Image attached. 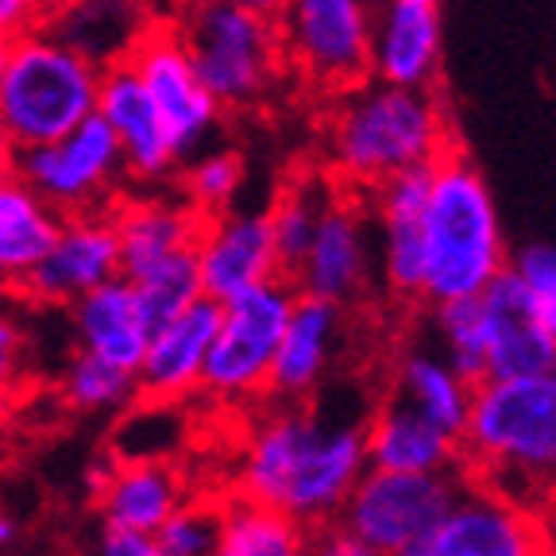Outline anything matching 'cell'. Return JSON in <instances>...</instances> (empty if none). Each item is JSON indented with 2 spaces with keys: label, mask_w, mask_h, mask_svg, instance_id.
Instances as JSON below:
<instances>
[{
  "label": "cell",
  "mask_w": 556,
  "mask_h": 556,
  "mask_svg": "<svg viewBox=\"0 0 556 556\" xmlns=\"http://www.w3.org/2000/svg\"><path fill=\"white\" fill-rule=\"evenodd\" d=\"M294 282L270 278L263 287L220 302L217 332L208 344L201 394L220 406H248L267 394V375L275 364V348L294 309Z\"/></svg>",
  "instance_id": "7"
},
{
  "label": "cell",
  "mask_w": 556,
  "mask_h": 556,
  "mask_svg": "<svg viewBox=\"0 0 556 556\" xmlns=\"http://www.w3.org/2000/svg\"><path fill=\"white\" fill-rule=\"evenodd\" d=\"M305 556H379V553L367 541H359L356 533H348L340 521H329V526H317L309 533Z\"/></svg>",
  "instance_id": "39"
},
{
  "label": "cell",
  "mask_w": 556,
  "mask_h": 556,
  "mask_svg": "<svg viewBox=\"0 0 556 556\" xmlns=\"http://www.w3.org/2000/svg\"><path fill=\"white\" fill-rule=\"evenodd\" d=\"M43 0H0V35L4 39H16V35L31 31V27H43Z\"/></svg>",
  "instance_id": "40"
},
{
  "label": "cell",
  "mask_w": 556,
  "mask_h": 556,
  "mask_svg": "<svg viewBox=\"0 0 556 556\" xmlns=\"http://www.w3.org/2000/svg\"><path fill=\"white\" fill-rule=\"evenodd\" d=\"M344 313L325 298L298 294L282 340L275 348V364L267 375V394L275 402H305L321 391L332 364L340 356Z\"/></svg>",
  "instance_id": "20"
},
{
  "label": "cell",
  "mask_w": 556,
  "mask_h": 556,
  "mask_svg": "<svg viewBox=\"0 0 556 556\" xmlns=\"http://www.w3.org/2000/svg\"><path fill=\"white\" fill-rule=\"evenodd\" d=\"M460 464V441L414 414L399 399H387L367 417V468L387 471H448Z\"/></svg>",
  "instance_id": "25"
},
{
  "label": "cell",
  "mask_w": 556,
  "mask_h": 556,
  "mask_svg": "<svg viewBox=\"0 0 556 556\" xmlns=\"http://www.w3.org/2000/svg\"><path fill=\"white\" fill-rule=\"evenodd\" d=\"M429 186H433V163L391 174L371 190L375 255H379L382 282L391 294L409 302L421 298Z\"/></svg>",
  "instance_id": "17"
},
{
  "label": "cell",
  "mask_w": 556,
  "mask_h": 556,
  "mask_svg": "<svg viewBox=\"0 0 556 556\" xmlns=\"http://www.w3.org/2000/svg\"><path fill=\"white\" fill-rule=\"evenodd\" d=\"M460 456L514 503H545L556 476V367L514 379H479Z\"/></svg>",
  "instance_id": "3"
},
{
  "label": "cell",
  "mask_w": 556,
  "mask_h": 556,
  "mask_svg": "<svg viewBox=\"0 0 556 556\" xmlns=\"http://www.w3.org/2000/svg\"><path fill=\"white\" fill-rule=\"evenodd\" d=\"M66 317L74 344L81 352H93V356L109 359L116 367H128V371L139 367V356H143L151 337V321L124 275L93 287L78 302H70Z\"/></svg>",
  "instance_id": "23"
},
{
  "label": "cell",
  "mask_w": 556,
  "mask_h": 556,
  "mask_svg": "<svg viewBox=\"0 0 556 556\" xmlns=\"http://www.w3.org/2000/svg\"><path fill=\"white\" fill-rule=\"evenodd\" d=\"M89 556H166L155 533L124 530V526H101L89 545Z\"/></svg>",
  "instance_id": "38"
},
{
  "label": "cell",
  "mask_w": 556,
  "mask_h": 556,
  "mask_svg": "<svg viewBox=\"0 0 556 556\" xmlns=\"http://www.w3.org/2000/svg\"><path fill=\"white\" fill-rule=\"evenodd\" d=\"M12 402H16V394H12V387H0V421L12 414Z\"/></svg>",
  "instance_id": "44"
},
{
  "label": "cell",
  "mask_w": 556,
  "mask_h": 556,
  "mask_svg": "<svg viewBox=\"0 0 556 556\" xmlns=\"http://www.w3.org/2000/svg\"><path fill=\"white\" fill-rule=\"evenodd\" d=\"M220 305L213 298H198L170 321L155 325L148 348L139 356L136 382L143 399L155 402H186L201 394V371H205L208 344L217 332Z\"/></svg>",
  "instance_id": "19"
},
{
  "label": "cell",
  "mask_w": 556,
  "mask_h": 556,
  "mask_svg": "<svg viewBox=\"0 0 556 556\" xmlns=\"http://www.w3.org/2000/svg\"><path fill=\"white\" fill-rule=\"evenodd\" d=\"M97 116L109 124L116 148H121L128 182L136 186H170L182 155L174 151L163 128V116L151 104L139 74L124 59L104 62L101 89H97Z\"/></svg>",
  "instance_id": "15"
},
{
  "label": "cell",
  "mask_w": 556,
  "mask_h": 556,
  "mask_svg": "<svg viewBox=\"0 0 556 556\" xmlns=\"http://www.w3.org/2000/svg\"><path fill=\"white\" fill-rule=\"evenodd\" d=\"M433 337L437 352L448 359L464 379L479 382L486 375V348H483V317L476 298L433 305Z\"/></svg>",
  "instance_id": "34"
},
{
  "label": "cell",
  "mask_w": 556,
  "mask_h": 556,
  "mask_svg": "<svg viewBox=\"0 0 556 556\" xmlns=\"http://www.w3.org/2000/svg\"><path fill=\"white\" fill-rule=\"evenodd\" d=\"M394 556H548V545L538 514L526 503L498 495L495 486L464 483L460 498L433 530Z\"/></svg>",
  "instance_id": "12"
},
{
  "label": "cell",
  "mask_w": 556,
  "mask_h": 556,
  "mask_svg": "<svg viewBox=\"0 0 556 556\" xmlns=\"http://www.w3.org/2000/svg\"><path fill=\"white\" fill-rule=\"evenodd\" d=\"M325 121V163L340 182L371 193L382 178L437 163L452 148L444 109L429 89L364 78L340 89Z\"/></svg>",
  "instance_id": "2"
},
{
  "label": "cell",
  "mask_w": 556,
  "mask_h": 556,
  "mask_svg": "<svg viewBox=\"0 0 556 556\" xmlns=\"http://www.w3.org/2000/svg\"><path fill=\"white\" fill-rule=\"evenodd\" d=\"M275 24L287 70L305 86L340 93L367 78L375 0H287Z\"/></svg>",
  "instance_id": "9"
},
{
  "label": "cell",
  "mask_w": 556,
  "mask_h": 556,
  "mask_svg": "<svg viewBox=\"0 0 556 556\" xmlns=\"http://www.w3.org/2000/svg\"><path fill=\"white\" fill-rule=\"evenodd\" d=\"M121 240L124 275H139L151 263L166 260L174 252H186L198 240L201 213L166 186H139V193H121L109 205Z\"/></svg>",
  "instance_id": "21"
},
{
  "label": "cell",
  "mask_w": 556,
  "mask_h": 556,
  "mask_svg": "<svg viewBox=\"0 0 556 556\" xmlns=\"http://www.w3.org/2000/svg\"><path fill=\"white\" fill-rule=\"evenodd\" d=\"M16 155H20V148L9 139V131L0 128V182L16 174Z\"/></svg>",
  "instance_id": "41"
},
{
  "label": "cell",
  "mask_w": 556,
  "mask_h": 556,
  "mask_svg": "<svg viewBox=\"0 0 556 556\" xmlns=\"http://www.w3.org/2000/svg\"><path fill=\"white\" fill-rule=\"evenodd\" d=\"M59 394L78 414H121L139 399V382L128 367H116L93 352L74 348L62 364Z\"/></svg>",
  "instance_id": "30"
},
{
  "label": "cell",
  "mask_w": 556,
  "mask_h": 556,
  "mask_svg": "<svg viewBox=\"0 0 556 556\" xmlns=\"http://www.w3.org/2000/svg\"><path fill=\"white\" fill-rule=\"evenodd\" d=\"M329 201V193L321 190L317 182H290L275 193L267 213V228H270V243H275V255H278V267L282 275L298 267L302 252L309 248L313 240V228L321 220V208Z\"/></svg>",
  "instance_id": "32"
},
{
  "label": "cell",
  "mask_w": 556,
  "mask_h": 556,
  "mask_svg": "<svg viewBox=\"0 0 556 556\" xmlns=\"http://www.w3.org/2000/svg\"><path fill=\"white\" fill-rule=\"evenodd\" d=\"M124 62L139 74L178 155L186 159L208 143H217L228 113L198 78L190 51H186L182 35L170 20H148V27L124 51Z\"/></svg>",
  "instance_id": "11"
},
{
  "label": "cell",
  "mask_w": 556,
  "mask_h": 556,
  "mask_svg": "<svg viewBox=\"0 0 556 556\" xmlns=\"http://www.w3.org/2000/svg\"><path fill=\"white\" fill-rule=\"evenodd\" d=\"M136 9V0H54L43 27H51L54 35H62L78 51H86L89 59H97V39H116L124 59L131 39L148 27L131 20Z\"/></svg>",
  "instance_id": "29"
},
{
  "label": "cell",
  "mask_w": 556,
  "mask_h": 556,
  "mask_svg": "<svg viewBox=\"0 0 556 556\" xmlns=\"http://www.w3.org/2000/svg\"><path fill=\"white\" fill-rule=\"evenodd\" d=\"M121 240L109 208H86V213H66L54 232L51 248L35 270L16 290L24 302L39 309H66L101 282L121 278Z\"/></svg>",
  "instance_id": "14"
},
{
  "label": "cell",
  "mask_w": 556,
  "mask_h": 556,
  "mask_svg": "<svg viewBox=\"0 0 556 556\" xmlns=\"http://www.w3.org/2000/svg\"><path fill=\"white\" fill-rule=\"evenodd\" d=\"M375 270H379V255H375L371 213H364L356 193H348V198L329 193L309 248L290 270L294 290L325 298L332 305H348L371 287Z\"/></svg>",
  "instance_id": "13"
},
{
  "label": "cell",
  "mask_w": 556,
  "mask_h": 556,
  "mask_svg": "<svg viewBox=\"0 0 556 556\" xmlns=\"http://www.w3.org/2000/svg\"><path fill=\"white\" fill-rule=\"evenodd\" d=\"M20 541V521H16V514H9V510H0V553L9 545H16Z\"/></svg>",
  "instance_id": "43"
},
{
  "label": "cell",
  "mask_w": 556,
  "mask_h": 556,
  "mask_svg": "<svg viewBox=\"0 0 556 556\" xmlns=\"http://www.w3.org/2000/svg\"><path fill=\"white\" fill-rule=\"evenodd\" d=\"M518 270V278L530 287V294L538 298V309L545 317L548 332H553V344H556V248L553 243H533L518 260L510 263Z\"/></svg>",
  "instance_id": "36"
},
{
  "label": "cell",
  "mask_w": 556,
  "mask_h": 556,
  "mask_svg": "<svg viewBox=\"0 0 556 556\" xmlns=\"http://www.w3.org/2000/svg\"><path fill=\"white\" fill-rule=\"evenodd\" d=\"M193 260H198L201 294L213 298L217 305L243 290L263 287L270 278H282L263 208L232 205L225 213L201 217Z\"/></svg>",
  "instance_id": "16"
},
{
  "label": "cell",
  "mask_w": 556,
  "mask_h": 556,
  "mask_svg": "<svg viewBox=\"0 0 556 556\" xmlns=\"http://www.w3.org/2000/svg\"><path fill=\"white\" fill-rule=\"evenodd\" d=\"M232 4H240V9L255 12V16H267V20H278L282 9H287V0H232Z\"/></svg>",
  "instance_id": "42"
},
{
  "label": "cell",
  "mask_w": 556,
  "mask_h": 556,
  "mask_svg": "<svg viewBox=\"0 0 556 556\" xmlns=\"http://www.w3.org/2000/svg\"><path fill=\"white\" fill-rule=\"evenodd\" d=\"M468 479L456 468L448 471H387L367 468L348 491L337 521L348 533L375 548L379 556H394L414 548L433 530Z\"/></svg>",
  "instance_id": "8"
},
{
  "label": "cell",
  "mask_w": 556,
  "mask_h": 556,
  "mask_svg": "<svg viewBox=\"0 0 556 556\" xmlns=\"http://www.w3.org/2000/svg\"><path fill=\"white\" fill-rule=\"evenodd\" d=\"M62 213L47 205L24 178L0 182V294H16L51 248Z\"/></svg>",
  "instance_id": "26"
},
{
  "label": "cell",
  "mask_w": 556,
  "mask_h": 556,
  "mask_svg": "<svg viewBox=\"0 0 556 556\" xmlns=\"http://www.w3.org/2000/svg\"><path fill=\"white\" fill-rule=\"evenodd\" d=\"M243 178H248V166H243L240 151L220 148V143H208V148L186 155L178 174H174L178 193L198 208L201 217L232 208L243 190Z\"/></svg>",
  "instance_id": "31"
},
{
  "label": "cell",
  "mask_w": 556,
  "mask_h": 556,
  "mask_svg": "<svg viewBox=\"0 0 556 556\" xmlns=\"http://www.w3.org/2000/svg\"><path fill=\"white\" fill-rule=\"evenodd\" d=\"M155 538L166 556H213L220 538V503L182 498L155 530Z\"/></svg>",
  "instance_id": "35"
},
{
  "label": "cell",
  "mask_w": 556,
  "mask_h": 556,
  "mask_svg": "<svg viewBox=\"0 0 556 556\" xmlns=\"http://www.w3.org/2000/svg\"><path fill=\"white\" fill-rule=\"evenodd\" d=\"M93 498L101 506L104 526L155 533L174 514V506L190 495L182 471L170 460H116Z\"/></svg>",
  "instance_id": "24"
},
{
  "label": "cell",
  "mask_w": 556,
  "mask_h": 556,
  "mask_svg": "<svg viewBox=\"0 0 556 556\" xmlns=\"http://www.w3.org/2000/svg\"><path fill=\"white\" fill-rule=\"evenodd\" d=\"M16 178H24L62 217L109 208L124 193V186H131L113 131L97 113L86 116L78 128L62 131L59 139L20 148Z\"/></svg>",
  "instance_id": "10"
},
{
  "label": "cell",
  "mask_w": 556,
  "mask_h": 556,
  "mask_svg": "<svg viewBox=\"0 0 556 556\" xmlns=\"http://www.w3.org/2000/svg\"><path fill=\"white\" fill-rule=\"evenodd\" d=\"M309 526L240 495L220 503V538L213 556H305Z\"/></svg>",
  "instance_id": "28"
},
{
  "label": "cell",
  "mask_w": 556,
  "mask_h": 556,
  "mask_svg": "<svg viewBox=\"0 0 556 556\" xmlns=\"http://www.w3.org/2000/svg\"><path fill=\"white\" fill-rule=\"evenodd\" d=\"M198 78L225 113H252L287 74L278 24L232 0H182L170 20Z\"/></svg>",
  "instance_id": "6"
},
{
  "label": "cell",
  "mask_w": 556,
  "mask_h": 556,
  "mask_svg": "<svg viewBox=\"0 0 556 556\" xmlns=\"http://www.w3.org/2000/svg\"><path fill=\"white\" fill-rule=\"evenodd\" d=\"M510 267L495 193L479 166L460 151H444L433 163L426 205V270L421 302L441 305L476 298Z\"/></svg>",
  "instance_id": "4"
},
{
  "label": "cell",
  "mask_w": 556,
  "mask_h": 556,
  "mask_svg": "<svg viewBox=\"0 0 556 556\" xmlns=\"http://www.w3.org/2000/svg\"><path fill=\"white\" fill-rule=\"evenodd\" d=\"M479 317H483V348L486 375L483 379H514V375H538L556 367V344L545 317L538 309V298L518 278V270L506 267L503 275L476 294Z\"/></svg>",
  "instance_id": "18"
},
{
  "label": "cell",
  "mask_w": 556,
  "mask_h": 556,
  "mask_svg": "<svg viewBox=\"0 0 556 556\" xmlns=\"http://www.w3.org/2000/svg\"><path fill=\"white\" fill-rule=\"evenodd\" d=\"M441 70V12L437 0H387L375 12L367 78L429 89Z\"/></svg>",
  "instance_id": "22"
},
{
  "label": "cell",
  "mask_w": 556,
  "mask_h": 556,
  "mask_svg": "<svg viewBox=\"0 0 556 556\" xmlns=\"http://www.w3.org/2000/svg\"><path fill=\"white\" fill-rule=\"evenodd\" d=\"M101 62L51 27H31L9 43L0 74V128L16 148H35L97 113Z\"/></svg>",
  "instance_id": "5"
},
{
  "label": "cell",
  "mask_w": 556,
  "mask_h": 556,
  "mask_svg": "<svg viewBox=\"0 0 556 556\" xmlns=\"http://www.w3.org/2000/svg\"><path fill=\"white\" fill-rule=\"evenodd\" d=\"M124 278H128L131 290H136L151 329L170 321L174 313H182L186 305H193L198 298H205L201 294V275H198V260H193V248L166 255V260L143 267L139 275H124Z\"/></svg>",
  "instance_id": "33"
},
{
  "label": "cell",
  "mask_w": 556,
  "mask_h": 556,
  "mask_svg": "<svg viewBox=\"0 0 556 556\" xmlns=\"http://www.w3.org/2000/svg\"><path fill=\"white\" fill-rule=\"evenodd\" d=\"M43 4H47V12H51V4H54V0H43Z\"/></svg>",
  "instance_id": "46"
},
{
  "label": "cell",
  "mask_w": 556,
  "mask_h": 556,
  "mask_svg": "<svg viewBox=\"0 0 556 556\" xmlns=\"http://www.w3.org/2000/svg\"><path fill=\"white\" fill-rule=\"evenodd\" d=\"M9 43H12V39H4V35H0V74H4V59H9Z\"/></svg>",
  "instance_id": "45"
},
{
  "label": "cell",
  "mask_w": 556,
  "mask_h": 556,
  "mask_svg": "<svg viewBox=\"0 0 556 556\" xmlns=\"http://www.w3.org/2000/svg\"><path fill=\"white\" fill-rule=\"evenodd\" d=\"M27 367V332L12 305H0V387L16 391Z\"/></svg>",
  "instance_id": "37"
},
{
  "label": "cell",
  "mask_w": 556,
  "mask_h": 556,
  "mask_svg": "<svg viewBox=\"0 0 556 556\" xmlns=\"http://www.w3.org/2000/svg\"><path fill=\"white\" fill-rule=\"evenodd\" d=\"M367 471V417L337 406L275 402L240 444L236 491L317 530L337 521Z\"/></svg>",
  "instance_id": "1"
},
{
  "label": "cell",
  "mask_w": 556,
  "mask_h": 556,
  "mask_svg": "<svg viewBox=\"0 0 556 556\" xmlns=\"http://www.w3.org/2000/svg\"><path fill=\"white\" fill-rule=\"evenodd\" d=\"M471 391H476V382L464 379L441 352L414 348V352H406L399 359L391 399H399L414 414L429 417L433 426H441L444 433H452L460 441L464 421H468V409H471Z\"/></svg>",
  "instance_id": "27"
}]
</instances>
